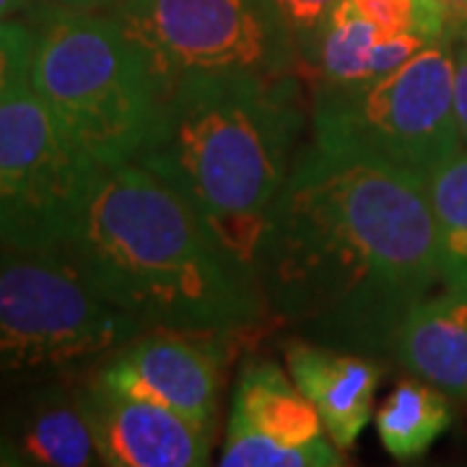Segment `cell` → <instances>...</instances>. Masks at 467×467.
<instances>
[{
    "label": "cell",
    "mask_w": 467,
    "mask_h": 467,
    "mask_svg": "<svg viewBox=\"0 0 467 467\" xmlns=\"http://www.w3.org/2000/svg\"><path fill=\"white\" fill-rule=\"evenodd\" d=\"M254 278L301 337L392 353L408 309L441 288L426 177L306 149L267 213Z\"/></svg>",
    "instance_id": "1"
},
{
    "label": "cell",
    "mask_w": 467,
    "mask_h": 467,
    "mask_svg": "<svg viewBox=\"0 0 467 467\" xmlns=\"http://www.w3.org/2000/svg\"><path fill=\"white\" fill-rule=\"evenodd\" d=\"M146 327L239 335L267 312L260 285L201 216L146 167H99L60 247Z\"/></svg>",
    "instance_id": "2"
},
{
    "label": "cell",
    "mask_w": 467,
    "mask_h": 467,
    "mask_svg": "<svg viewBox=\"0 0 467 467\" xmlns=\"http://www.w3.org/2000/svg\"><path fill=\"white\" fill-rule=\"evenodd\" d=\"M301 125L299 73L190 76L167 91L135 164L164 180L254 275L267 213L296 161Z\"/></svg>",
    "instance_id": "3"
},
{
    "label": "cell",
    "mask_w": 467,
    "mask_h": 467,
    "mask_svg": "<svg viewBox=\"0 0 467 467\" xmlns=\"http://www.w3.org/2000/svg\"><path fill=\"white\" fill-rule=\"evenodd\" d=\"M32 88L97 167L135 161L164 91L146 55L107 11L36 14Z\"/></svg>",
    "instance_id": "4"
},
{
    "label": "cell",
    "mask_w": 467,
    "mask_h": 467,
    "mask_svg": "<svg viewBox=\"0 0 467 467\" xmlns=\"http://www.w3.org/2000/svg\"><path fill=\"white\" fill-rule=\"evenodd\" d=\"M315 140L325 153L426 177L462 149L454 115L451 32L400 67L350 88H315Z\"/></svg>",
    "instance_id": "5"
},
{
    "label": "cell",
    "mask_w": 467,
    "mask_h": 467,
    "mask_svg": "<svg viewBox=\"0 0 467 467\" xmlns=\"http://www.w3.org/2000/svg\"><path fill=\"white\" fill-rule=\"evenodd\" d=\"M143 330L63 250L0 247V377L107 358Z\"/></svg>",
    "instance_id": "6"
},
{
    "label": "cell",
    "mask_w": 467,
    "mask_h": 467,
    "mask_svg": "<svg viewBox=\"0 0 467 467\" xmlns=\"http://www.w3.org/2000/svg\"><path fill=\"white\" fill-rule=\"evenodd\" d=\"M146 55L161 91L202 73H299L273 0H115L107 11Z\"/></svg>",
    "instance_id": "7"
},
{
    "label": "cell",
    "mask_w": 467,
    "mask_h": 467,
    "mask_svg": "<svg viewBox=\"0 0 467 467\" xmlns=\"http://www.w3.org/2000/svg\"><path fill=\"white\" fill-rule=\"evenodd\" d=\"M97 169L32 86L3 101L0 247L60 250L78 221Z\"/></svg>",
    "instance_id": "8"
},
{
    "label": "cell",
    "mask_w": 467,
    "mask_h": 467,
    "mask_svg": "<svg viewBox=\"0 0 467 467\" xmlns=\"http://www.w3.org/2000/svg\"><path fill=\"white\" fill-rule=\"evenodd\" d=\"M346 451L325 434L322 418L291 374L273 361L250 358L234 384L223 467H337Z\"/></svg>",
    "instance_id": "9"
},
{
    "label": "cell",
    "mask_w": 467,
    "mask_h": 467,
    "mask_svg": "<svg viewBox=\"0 0 467 467\" xmlns=\"http://www.w3.org/2000/svg\"><path fill=\"white\" fill-rule=\"evenodd\" d=\"M229 337L232 335L150 327L112 350L94 379L159 402L216 431Z\"/></svg>",
    "instance_id": "10"
},
{
    "label": "cell",
    "mask_w": 467,
    "mask_h": 467,
    "mask_svg": "<svg viewBox=\"0 0 467 467\" xmlns=\"http://www.w3.org/2000/svg\"><path fill=\"white\" fill-rule=\"evenodd\" d=\"M101 465L201 467L211 462L213 431L159 402L112 389L99 379L81 389Z\"/></svg>",
    "instance_id": "11"
},
{
    "label": "cell",
    "mask_w": 467,
    "mask_h": 467,
    "mask_svg": "<svg viewBox=\"0 0 467 467\" xmlns=\"http://www.w3.org/2000/svg\"><path fill=\"white\" fill-rule=\"evenodd\" d=\"M284 358L291 379L317 408L327 439L343 451L353 450L374 416L377 361L301 335L285 340Z\"/></svg>",
    "instance_id": "12"
},
{
    "label": "cell",
    "mask_w": 467,
    "mask_h": 467,
    "mask_svg": "<svg viewBox=\"0 0 467 467\" xmlns=\"http://www.w3.org/2000/svg\"><path fill=\"white\" fill-rule=\"evenodd\" d=\"M99 462L81 392L42 389L0 423V465L84 467Z\"/></svg>",
    "instance_id": "13"
},
{
    "label": "cell",
    "mask_w": 467,
    "mask_h": 467,
    "mask_svg": "<svg viewBox=\"0 0 467 467\" xmlns=\"http://www.w3.org/2000/svg\"><path fill=\"white\" fill-rule=\"evenodd\" d=\"M392 356L405 371L467 402V291L444 288L408 309Z\"/></svg>",
    "instance_id": "14"
},
{
    "label": "cell",
    "mask_w": 467,
    "mask_h": 467,
    "mask_svg": "<svg viewBox=\"0 0 467 467\" xmlns=\"http://www.w3.org/2000/svg\"><path fill=\"white\" fill-rule=\"evenodd\" d=\"M441 39V36H439ZM434 39L418 34L384 32L361 16L348 0H340L309 67L315 88H350L387 76Z\"/></svg>",
    "instance_id": "15"
},
{
    "label": "cell",
    "mask_w": 467,
    "mask_h": 467,
    "mask_svg": "<svg viewBox=\"0 0 467 467\" xmlns=\"http://www.w3.org/2000/svg\"><path fill=\"white\" fill-rule=\"evenodd\" d=\"M450 400V395L420 377L402 379L374 416L387 454L400 462L420 460L451 426Z\"/></svg>",
    "instance_id": "16"
},
{
    "label": "cell",
    "mask_w": 467,
    "mask_h": 467,
    "mask_svg": "<svg viewBox=\"0 0 467 467\" xmlns=\"http://www.w3.org/2000/svg\"><path fill=\"white\" fill-rule=\"evenodd\" d=\"M444 288L467 291V146L426 174Z\"/></svg>",
    "instance_id": "17"
},
{
    "label": "cell",
    "mask_w": 467,
    "mask_h": 467,
    "mask_svg": "<svg viewBox=\"0 0 467 467\" xmlns=\"http://www.w3.org/2000/svg\"><path fill=\"white\" fill-rule=\"evenodd\" d=\"M361 16L384 32L418 34L426 39L447 36L454 26L441 0H348Z\"/></svg>",
    "instance_id": "18"
},
{
    "label": "cell",
    "mask_w": 467,
    "mask_h": 467,
    "mask_svg": "<svg viewBox=\"0 0 467 467\" xmlns=\"http://www.w3.org/2000/svg\"><path fill=\"white\" fill-rule=\"evenodd\" d=\"M36 32L14 18L0 21V104L32 86Z\"/></svg>",
    "instance_id": "19"
},
{
    "label": "cell",
    "mask_w": 467,
    "mask_h": 467,
    "mask_svg": "<svg viewBox=\"0 0 467 467\" xmlns=\"http://www.w3.org/2000/svg\"><path fill=\"white\" fill-rule=\"evenodd\" d=\"M337 3L340 0H273L278 16L284 21L285 32L299 52L301 66L306 70L312 67L319 36L325 32Z\"/></svg>",
    "instance_id": "20"
},
{
    "label": "cell",
    "mask_w": 467,
    "mask_h": 467,
    "mask_svg": "<svg viewBox=\"0 0 467 467\" xmlns=\"http://www.w3.org/2000/svg\"><path fill=\"white\" fill-rule=\"evenodd\" d=\"M451 47H454V115L467 146V18L451 26Z\"/></svg>",
    "instance_id": "21"
},
{
    "label": "cell",
    "mask_w": 467,
    "mask_h": 467,
    "mask_svg": "<svg viewBox=\"0 0 467 467\" xmlns=\"http://www.w3.org/2000/svg\"><path fill=\"white\" fill-rule=\"evenodd\" d=\"M45 3L67 11H109L115 5V0H45Z\"/></svg>",
    "instance_id": "22"
},
{
    "label": "cell",
    "mask_w": 467,
    "mask_h": 467,
    "mask_svg": "<svg viewBox=\"0 0 467 467\" xmlns=\"http://www.w3.org/2000/svg\"><path fill=\"white\" fill-rule=\"evenodd\" d=\"M34 0H0V21L3 18H14L18 14L32 11Z\"/></svg>",
    "instance_id": "23"
},
{
    "label": "cell",
    "mask_w": 467,
    "mask_h": 467,
    "mask_svg": "<svg viewBox=\"0 0 467 467\" xmlns=\"http://www.w3.org/2000/svg\"><path fill=\"white\" fill-rule=\"evenodd\" d=\"M451 18H467V0H441Z\"/></svg>",
    "instance_id": "24"
}]
</instances>
